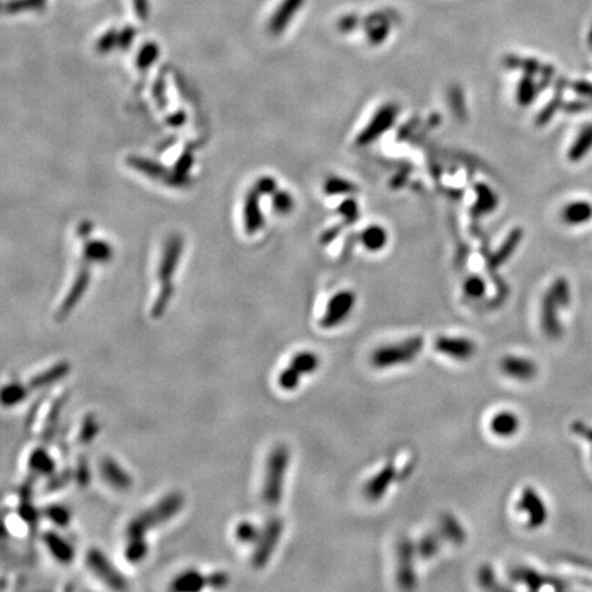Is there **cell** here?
I'll use <instances>...</instances> for the list:
<instances>
[{
  "mask_svg": "<svg viewBox=\"0 0 592 592\" xmlns=\"http://www.w3.org/2000/svg\"><path fill=\"white\" fill-rule=\"evenodd\" d=\"M423 346V336H410L395 343L381 344L371 351L369 361L371 367L379 370L404 367L421 355Z\"/></svg>",
  "mask_w": 592,
  "mask_h": 592,
  "instance_id": "1",
  "label": "cell"
},
{
  "mask_svg": "<svg viewBox=\"0 0 592 592\" xmlns=\"http://www.w3.org/2000/svg\"><path fill=\"white\" fill-rule=\"evenodd\" d=\"M184 508V496L180 492H173L161 499L152 508H147L135 517L128 528V539H145V534L176 517Z\"/></svg>",
  "mask_w": 592,
  "mask_h": 592,
  "instance_id": "2",
  "label": "cell"
},
{
  "mask_svg": "<svg viewBox=\"0 0 592 592\" xmlns=\"http://www.w3.org/2000/svg\"><path fill=\"white\" fill-rule=\"evenodd\" d=\"M291 454L287 446H276L266 463V473L262 488V498L265 504L270 508H275L280 504L282 498L284 479L289 466Z\"/></svg>",
  "mask_w": 592,
  "mask_h": 592,
  "instance_id": "3",
  "label": "cell"
},
{
  "mask_svg": "<svg viewBox=\"0 0 592 592\" xmlns=\"http://www.w3.org/2000/svg\"><path fill=\"white\" fill-rule=\"evenodd\" d=\"M419 555L416 543L404 537L397 543L396 548V580L400 588L413 590L417 586V573H416V557Z\"/></svg>",
  "mask_w": 592,
  "mask_h": 592,
  "instance_id": "4",
  "label": "cell"
},
{
  "mask_svg": "<svg viewBox=\"0 0 592 592\" xmlns=\"http://www.w3.org/2000/svg\"><path fill=\"white\" fill-rule=\"evenodd\" d=\"M357 305V294L351 289H341L328 302L324 315L320 321L325 329H332L344 324Z\"/></svg>",
  "mask_w": 592,
  "mask_h": 592,
  "instance_id": "5",
  "label": "cell"
},
{
  "mask_svg": "<svg viewBox=\"0 0 592 592\" xmlns=\"http://www.w3.org/2000/svg\"><path fill=\"white\" fill-rule=\"evenodd\" d=\"M85 561L88 567L91 569V572L98 579H100L107 587L117 591L128 590V581L125 576L118 572V569L109 561V558L100 550L91 548L86 553Z\"/></svg>",
  "mask_w": 592,
  "mask_h": 592,
  "instance_id": "6",
  "label": "cell"
},
{
  "mask_svg": "<svg viewBox=\"0 0 592 592\" xmlns=\"http://www.w3.org/2000/svg\"><path fill=\"white\" fill-rule=\"evenodd\" d=\"M284 524L280 518H272L263 528L262 534L256 540V548L253 554V565L256 569L265 567L270 561L276 547L280 543Z\"/></svg>",
  "mask_w": 592,
  "mask_h": 592,
  "instance_id": "7",
  "label": "cell"
},
{
  "mask_svg": "<svg viewBox=\"0 0 592 592\" xmlns=\"http://www.w3.org/2000/svg\"><path fill=\"white\" fill-rule=\"evenodd\" d=\"M435 351L452 358L458 362H466L476 357L478 354V343L473 338L466 336H450V335H442L436 338L433 343Z\"/></svg>",
  "mask_w": 592,
  "mask_h": 592,
  "instance_id": "8",
  "label": "cell"
},
{
  "mask_svg": "<svg viewBox=\"0 0 592 592\" xmlns=\"http://www.w3.org/2000/svg\"><path fill=\"white\" fill-rule=\"evenodd\" d=\"M397 114H399V109L393 103L381 106L373 115V118L365 126V129L358 135L357 144L361 147H365L371 144L373 141L377 140L379 138H381L384 133H387L393 128L397 118Z\"/></svg>",
  "mask_w": 592,
  "mask_h": 592,
  "instance_id": "9",
  "label": "cell"
},
{
  "mask_svg": "<svg viewBox=\"0 0 592 592\" xmlns=\"http://www.w3.org/2000/svg\"><path fill=\"white\" fill-rule=\"evenodd\" d=\"M397 476L399 472L396 469V463L394 459H391L386 465H383L376 475L367 480L364 487L365 498L371 504L381 501L387 495L390 488L394 485Z\"/></svg>",
  "mask_w": 592,
  "mask_h": 592,
  "instance_id": "10",
  "label": "cell"
},
{
  "mask_svg": "<svg viewBox=\"0 0 592 592\" xmlns=\"http://www.w3.org/2000/svg\"><path fill=\"white\" fill-rule=\"evenodd\" d=\"M517 508L525 515L527 525L529 529L540 528L547 520L546 505L532 487L522 488Z\"/></svg>",
  "mask_w": 592,
  "mask_h": 592,
  "instance_id": "11",
  "label": "cell"
},
{
  "mask_svg": "<svg viewBox=\"0 0 592 592\" xmlns=\"http://www.w3.org/2000/svg\"><path fill=\"white\" fill-rule=\"evenodd\" d=\"M499 369L508 379L522 383L534 380L539 370L534 360L515 354H508L502 357L499 362Z\"/></svg>",
  "mask_w": 592,
  "mask_h": 592,
  "instance_id": "12",
  "label": "cell"
},
{
  "mask_svg": "<svg viewBox=\"0 0 592 592\" xmlns=\"http://www.w3.org/2000/svg\"><path fill=\"white\" fill-rule=\"evenodd\" d=\"M183 251V239L180 235H173L166 240L161 263L158 268V279L162 285L171 284V277L177 269L180 256Z\"/></svg>",
  "mask_w": 592,
  "mask_h": 592,
  "instance_id": "13",
  "label": "cell"
},
{
  "mask_svg": "<svg viewBox=\"0 0 592 592\" xmlns=\"http://www.w3.org/2000/svg\"><path fill=\"white\" fill-rule=\"evenodd\" d=\"M88 284H89V270H88L86 266H83L80 269L79 275L76 276L74 282L72 284V287H70V289H69L65 301L62 302V305L59 308V311H58V318L59 320L66 318L72 313V310L74 309V306L83 298V295H84L85 291L88 288Z\"/></svg>",
  "mask_w": 592,
  "mask_h": 592,
  "instance_id": "14",
  "label": "cell"
},
{
  "mask_svg": "<svg viewBox=\"0 0 592 592\" xmlns=\"http://www.w3.org/2000/svg\"><path fill=\"white\" fill-rule=\"evenodd\" d=\"M521 420L517 413L511 410H501L489 420V430L501 439H510L520 432Z\"/></svg>",
  "mask_w": 592,
  "mask_h": 592,
  "instance_id": "15",
  "label": "cell"
},
{
  "mask_svg": "<svg viewBox=\"0 0 592 592\" xmlns=\"http://www.w3.org/2000/svg\"><path fill=\"white\" fill-rule=\"evenodd\" d=\"M70 371V365L69 362H58L57 365H53L48 369H46L44 371H40L39 374L33 376L28 383L25 384V390L27 394L39 391L41 388H46L48 386L55 384L59 380H62L63 377H66Z\"/></svg>",
  "mask_w": 592,
  "mask_h": 592,
  "instance_id": "16",
  "label": "cell"
},
{
  "mask_svg": "<svg viewBox=\"0 0 592 592\" xmlns=\"http://www.w3.org/2000/svg\"><path fill=\"white\" fill-rule=\"evenodd\" d=\"M100 473L105 481L118 491L129 489L132 485V479L126 471L118 465L113 458H103L100 462Z\"/></svg>",
  "mask_w": 592,
  "mask_h": 592,
  "instance_id": "17",
  "label": "cell"
},
{
  "mask_svg": "<svg viewBox=\"0 0 592 592\" xmlns=\"http://www.w3.org/2000/svg\"><path fill=\"white\" fill-rule=\"evenodd\" d=\"M524 232L521 228H515L513 229L506 237V240L504 242V244L498 249V251L491 256L489 259V269L496 270L499 269L508 259L511 258V255L514 254V251L518 249L521 240H522Z\"/></svg>",
  "mask_w": 592,
  "mask_h": 592,
  "instance_id": "18",
  "label": "cell"
},
{
  "mask_svg": "<svg viewBox=\"0 0 592 592\" xmlns=\"http://www.w3.org/2000/svg\"><path fill=\"white\" fill-rule=\"evenodd\" d=\"M43 541L58 563L70 564L74 560L73 547L65 539H62V536L58 535L57 532H46L43 535Z\"/></svg>",
  "mask_w": 592,
  "mask_h": 592,
  "instance_id": "19",
  "label": "cell"
},
{
  "mask_svg": "<svg viewBox=\"0 0 592 592\" xmlns=\"http://www.w3.org/2000/svg\"><path fill=\"white\" fill-rule=\"evenodd\" d=\"M439 532L443 536V539L452 541V544H463L466 541V531L461 521L452 514L445 513L439 518Z\"/></svg>",
  "mask_w": 592,
  "mask_h": 592,
  "instance_id": "20",
  "label": "cell"
},
{
  "mask_svg": "<svg viewBox=\"0 0 592 592\" xmlns=\"http://www.w3.org/2000/svg\"><path fill=\"white\" fill-rule=\"evenodd\" d=\"M263 225V217L259 209V194L253 190L244 202V226L249 235H254Z\"/></svg>",
  "mask_w": 592,
  "mask_h": 592,
  "instance_id": "21",
  "label": "cell"
},
{
  "mask_svg": "<svg viewBox=\"0 0 592 592\" xmlns=\"http://www.w3.org/2000/svg\"><path fill=\"white\" fill-rule=\"evenodd\" d=\"M29 471L30 476L36 479L41 475H51L55 471V461L46 449L39 447L29 456Z\"/></svg>",
  "mask_w": 592,
  "mask_h": 592,
  "instance_id": "22",
  "label": "cell"
},
{
  "mask_svg": "<svg viewBox=\"0 0 592 592\" xmlns=\"http://www.w3.org/2000/svg\"><path fill=\"white\" fill-rule=\"evenodd\" d=\"M67 397H69L67 393L60 395L59 397H57L54 400V403L51 404V407L48 410V414H47L46 423H44V428H43V435H41L43 436V440L47 442V443L51 442V439L54 438V435L57 432L58 423H59V419H60V413L63 410L65 403L67 402Z\"/></svg>",
  "mask_w": 592,
  "mask_h": 592,
  "instance_id": "23",
  "label": "cell"
},
{
  "mask_svg": "<svg viewBox=\"0 0 592 592\" xmlns=\"http://www.w3.org/2000/svg\"><path fill=\"white\" fill-rule=\"evenodd\" d=\"M387 242H388V233L383 226H367L361 233V243L364 244L367 250L373 253L383 250L387 246Z\"/></svg>",
  "mask_w": 592,
  "mask_h": 592,
  "instance_id": "24",
  "label": "cell"
},
{
  "mask_svg": "<svg viewBox=\"0 0 592 592\" xmlns=\"http://www.w3.org/2000/svg\"><path fill=\"white\" fill-rule=\"evenodd\" d=\"M301 0H287L284 4L280 6L277 13L272 17L269 22V29L273 34H280L284 28L289 24V20L298 10Z\"/></svg>",
  "mask_w": 592,
  "mask_h": 592,
  "instance_id": "25",
  "label": "cell"
},
{
  "mask_svg": "<svg viewBox=\"0 0 592 592\" xmlns=\"http://www.w3.org/2000/svg\"><path fill=\"white\" fill-rule=\"evenodd\" d=\"M206 584H207V581H206L204 576H202L200 573H197L195 570H190V572L183 573L181 576H178L173 581L171 590L177 592L199 591Z\"/></svg>",
  "mask_w": 592,
  "mask_h": 592,
  "instance_id": "26",
  "label": "cell"
},
{
  "mask_svg": "<svg viewBox=\"0 0 592 592\" xmlns=\"http://www.w3.org/2000/svg\"><path fill=\"white\" fill-rule=\"evenodd\" d=\"M442 540H443V536L440 535V532L439 534L429 532V534L421 536V539L416 543L419 555L423 560L433 558L440 551Z\"/></svg>",
  "mask_w": 592,
  "mask_h": 592,
  "instance_id": "27",
  "label": "cell"
},
{
  "mask_svg": "<svg viewBox=\"0 0 592 592\" xmlns=\"http://www.w3.org/2000/svg\"><path fill=\"white\" fill-rule=\"evenodd\" d=\"M289 365L303 377L314 373L320 367V357L311 351H302L291 360Z\"/></svg>",
  "mask_w": 592,
  "mask_h": 592,
  "instance_id": "28",
  "label": "cell"
},
{
  "mask_svg": "<svg viewBox=\"0 0 592 592\" xmlns=\"http://www.w3.org/2000/svg\"><path fill=\"white\" fill-rule=\"evenodd\" d=\"M112 256V247L103 240L88 242L84 247V258L88 262H106Z\"/></svg>",
  "mask_w": 592,
  "mask_h": 592,
  "instance_id": "29",
  "label": "cell"
},
{
  "mask_svg": "<svg viewBox=\"0 0 592 592\" xmlns=\"http://www.w3.org/2000/svg\"><path fill=\"white\" fill-rule=\"evenodd\" d=\"M327 195H348L358 191L357 185L341 177H329L324 184Z\"/></svg>",
  "mask_w": 592,
  "mask_h": 592,
  "instance_id": "30",
  "label": "cell"
},
{
  "mask_svg": "<svg viewBox=\"0 0 592 592\" xmlns=\"http://www.w3.org/2000/svg\"><path fill=\"white\" fill-rule=\"evenodd\" d=\"M476 192H478L476 207L479 209L480 213L485 214V213H489V211L495 210V207L498 204V197L488 185L478 184Z\"/></svg>",
  "mask_w": 592,
  "mask_h": 592,
  "instance_id": "31",
  "label": "cell"
},
{
  "mask_svg": "<svg viewBox=\"0 0 592 592\" xmlns=\"http://www.w3.org/2000/svg\"><path fill=\"white\" fill-rule=\"evenodd\" d=\"M27 396H28V394H27V390H25L24 384H18V383L8 384L1 391V403L6 407L15 406V404L21 403L22 400H25Z\"/></svg>",
  "mask_w": 592,
  "mask_h": 592,
  "instance_id": "32",
  "label": "cell"
},
{
  "mask_svg": "<svg viewBox=\"0 0 592 592\" xmlns=\"http://www.w3.org/2000/svg\"><path fill=\"white\" fill-rule=\"evenodd\" d=\"M128 164L133 169L143 171V173H145V174H148L151 177H155V178L162 177L166 173L161 165H158V164H155V162H152L150 159L140 158V157H129L128 158Z\"/></svg>",
  "mask_w": 592,
  "mask_h": 592,
  "instance_id": "33",
  "label": "cell"
},
{
  "mask_svg": "<svg viewBox=\"0 0 592 592\" xmlns=\"http://www.w3.org/2000/svg\"><path fill=\"white\" fill-rule=\"evenodd\" d=\"M148 546L145 539H128V546L125 550V557L129 563L138 564L147 555Z\"/></svg>",
  "mask_w": 592,
  "mask_h": 592,
  "instance_id": "34",
  "label": "cell"
},
{
  "mask_svg": "<svg viewBox=\"0 0 592 592\" xmlns=\"http://www.w3.org/2000/svg\"><path fill=\"white\" fill-rule=\"evenodd\" d=\"M99 429L100 428H99V423L96 421L95 416L93 414H86L84 421L81 423L79 436H77L79 443L80 445H88V443H91L96 438V435L99 433Z\"/></svg>",
  "mask_w": 592,
  "mask_h": 592,
  "instance_id": "35",
  "label": "cell"
},
{
  "mask_svg": "<svg viewBox=\"0 0 592 592\" xmlns=\"http://www.w3.org/2000/svg\"><path fill=\"white\" fill-rule=\"evenodd\" d=\"M74 478V472L72 471V468H65L62 469L59 473H55L51 476V479L47 481L46 487H44V492L46 494H51L59 491L62 488H65L66 485H69V482Z\"/></svg>",
  "mask_w": 592,
  "mask_h": 592,
  "instance_id": "36",
  "label": "cell"
},
{
  "mask_svg": "<svg viewBox=\"0 0 592 592\" xmlns=\"http://www.w3.org/2000/svg\"><path fill=\"white\" fill-rule=\"evenodd\" d=\"M171 296H173V287H171V284L161 285V291H159V294L157 296V301L154 302L152 310H151V315L154 318H159V317H162L165 314Z\"/></svg>",
  "mask_w": 592,
  "mask_h": 592,
  "instance_id": "37",
  "label": "cell"
},
{
  "mask_svg": "<svg viewBox=\"0 0 592 592\" xmlns=\"http://www.w3.org/2000/svg\"><path fill=\"white\" fill-rule=\"evenodd\" d=\"M43 515L58 527H67L70 522L69 510L60 505H50L43 508Z\"/></svg>",
  "mask_w": 592,
  "mask_h": 592,
  "instance_id": "38",
  "label": "cell"
},
{
  "mask_svg": "<svg viewBox=\"0 0 592 592\" xmlns=\"http://www.w3.org/2000/svg\"><path fill=\"white\" fill-rule=\"evenodd\" d=\"M590 216V209L584 203H573L566 206L564 218L569 224H580Z\"/></svg>",
  "mask_w": 592,
  "mask_h": 592,
  "instance_id": "39",
  "label": "cell"
},
{
  "mask_svg": "<svg viewBox=\"0 0 592 592\" xmlns=\"http://www.w3.org/2000/svg\"><path fill=\"white\" fill-rule=\"evenodd\" d=\"M273 210L279 214H289L295 207V200L292 195L287 191H276L272 197Z\"/></svg>",
  "mask_w": 592,
  "mask_h": 592,
  "instance_id": "40",
  "label": "cell"
},
{
  "mask_svg": "<svg viewBox=\"0 0 592 592\" xmlns=\"http://www.w3.org/2000/svg\"><path fill=\"white\" fill-rule=\"evenodd\" d=\"M159 57V48L155 43H147L144 47H141L138 55V67L140 70H147L157 59Z\"/></svg>",
  "mask_w": 592,
  "mask_h": 592,
  "instance_id": "41",
  "label": "cell"
},
{
  "mask_svg": "<svg viewBox=\"0 0 592 592\" xmlns=\"http://www.w3.org/2000/svg\"><path fill=\"white\" fill-rule=\"evenodd\" d=\"M487 284L479 276H471L463 282V292L471 299H481L485 295Z\"/></svg>",
  "mask_w": 592,
  "mask_h": 592,
  "instance_id": "42",
  "label": "cell"
},
{
  "mask_svg": "<svg viewBox=\"0 0 592 592\" xmlns=\"http://www.w3.org/2000/svg\"><path fill=\"white\" fill-rule=\"evenodd\" d=\"M301 379H302V376L294 367L289 365V367L284 369L282 373H280V376H279V386H280V388L284 390V391H294V390H296L299 387Z\"/></svg>",
  "mask_w": 592,
  "mask_h": 592,
  "instance_id": "43",
  "label": "cell"
},
{
  "mask_svg": "<svg viewBox=\"0 0 592 592\" xmlns=\"http://www.w3.org/2000/svg\"><path fill=\"white\" fill-rule=\"evenodd\" d=\"M259 535L261 534L255 528L254 524H251L249 521L240 522L237 525V528H236V537L242 543H251V541H255V540H258Z\"/></svg>",
  "mask_w": 592,
  "mask_h": 592,
  "instance_id": "44",
  "label": "cell"
},
{
  "mask_svg": "<svg viewBox=\"0 0 592 592\" xmlns=\"http://www.w3.org/2000/svg\"><path fill=\"white\" fill-rule=\"evenodd\" d=\"M358 203L354 199H346L338 206V214L346 218L347 223H355L358 218Z\"/></svg>",
  "mask_w": 592,
  "mask_h": 592,
  "instance_id": "45",
  "label": "cell"
},
{
  "mask_svg": "<svg viewBox=\"0 0 592 592\" xmlns=\"http://www.w3.org/2000/svg\"><path fill=\"white\" fill-rule=\"evenodd\" d=\"M534 95H535V88L532 81L528 77H524L518 85V91H517L518 102L521 105H529L534 100Z\"/></svg>",
  "mask_w": 592,
  "mask_h": 592,
  "instance_id": "46",
  "label": "cell"
},
{
  "mask_svg": "<svg viewBox=\"0 0 592 592\" xmlns=\"http://www.w3.org/2000/svg\"><path fill=\"white\" fill-rule=\"evenodd\" d=\"M74 479L77 481V484L85 488L89 485L91 481V471H89V465L88 461L85 459L84 456H80L76 465V471H74Z\"/></svg>",
  "mask_w": 592,
  "mask_h": 592,
  "instance_id": "47",
  "label": "cell"
},
{
  "mask_svg": "<svg viewBox=\"0 0 592 592\" xmlns=\"http://www.w3.org/2000/svg\"><path fill=\"white\" fill-rule=\"evenodd\" d=\"M479 583L482 588H487V590H496L498 588L496 576H495V572L491 566H488V565L481 566V569L479 570Z\"/></svg>",
  "mask_w": 592,
  "mask_h": 592,
  "instance_id": "48",
  "label": "cell"
},
{
  "mask_svg": "<svg viewBox=\"0 0 592 592\" xmlns=\"http://www.w3.org/2000/svg\"><path fill=\"white\" fill-rule=\"evenodd\" d=\"M44 3L46 0H13L6 6V10L8 13H20L21 10L40 8Z\"/></svg>",
  "mask_w": 592,
  "mask_h": 592,
  "instance_id": "49",
  "label": "cell"
},
{
  "mask_svg": "<svg viewBox=\"0 0 592 592\" xmlns=\"http://www.w3.org/2000/svg\"><path fill=\"white\" fill-rule=\"evenodd\" d=\"M117 46H118V33L115 30H109V32H106V34H103L100 37L96 48L100 54H106Z\"/></svg>",
  "mask_w": 592,
  "mask_h": 592,
  "instance_id": "50",
  "label": "cell"
},
{
  "mask_svg": "<svg viewBox=\"0 0 592 592\" xmlns=\"http://www.w3.org/2000/svg\"><path fill=\"white\" fill-rule=\"evenodd\" d=\"M276 188H277L276 180L266 176L256 181L254 190L259 195H273L276 192Z\"/></svg>",
  "mask_w": 592,
  "mask_h": 592,
  "instance_id": "51",
  "label": "cell"
},
{
  "mask_svg": "<svg viewBox=\"0 0 592 592\" xmlns=\"http://www.w3.org/2000/svg\"><path fill=\"white\" fill-rule=\"evenodd\" d=\"M191 166H192V157H191L190 152H187L178 159V162L176 165V176H174L173 184H178V178H184L187 176V173L191 169Z\"/></svg>",
  "mask_w": 592,
  "mask_h": 592,
  "instance_id": "52",
  "label": "cell"
},
{
  "mask_svg": "<svg viewBox=\"0 0 592 592\" xmlns=\"http://www.w3.org/2000/svg\"><path fill=\"white\" fill-rule=\"evenodd\" d=\"M206 581H207V586H210L213 588H224L228 586L229 579H228V574L224 572H214V573L206 576Z\"/></svg>",
  "mask_w": 592,
  "mask_h": 592,
  "instance_id": "53",
  "label": "cell"
},
{
  "mask_svg": "<svg viewBox=\"0 0 592 592\" xmlns=\"http://www.w3.org/2000/svg\"><path fill=\"white\" fill-rule=\"evenodd\" d=\"M135 29L133 28H125L122 32H119L118 33V47H121V48H128L131 44H132V41H133V39H135Z\"/></svg>",
  "mask_w": 592,
  "mask_h": 592,
  "instance_id": "54",
  "label": "cell"
},
{
  "mask_svg": "<svg viewBox=\"0 0 592 592\" xmlns=\"http://www.w3.org/2000/svg\"><path fill=\"white\" fill-rule=\"evenodd\" d=\"M133 6L136 10V14L141 20H145L148 15V0H133Z\"/></svg>",
  "mask_w": 592,
  "mask_h": 592,
  "instance_id": "55",
  "label": "cell"
},
{
  "mask_svg": "<svg viewBox=\"0 0 592 592\" xmlns=\"http://www.w3.org/2000/svg\"><path fill=\"white\" fill-rule=\"evenodd\" d=\"M154 95H155V98H157V100H158V105L161 106V107H164V106H166V100L164 99V85H162V80H159L157 85H155V88H154Z\"/></svg>",
  "mask_w": 592,
  "mask_h": 592,
  "instance_id": "56",
  "label": "cell"
}]
</instances>
